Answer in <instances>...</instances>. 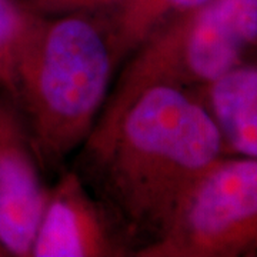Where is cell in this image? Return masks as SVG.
Returning <instances> with one entry per match:
<instances>
[{
    "instance_id": "obj_2",
    "label": "cell",
    "mask_w": 257,
    "mask_h": 257,
    "mask_svg": "<svg viewBox=\"0 0 257 257\" xmlns=\"http://www.w3.org/2000/svg\"><path fill=\"white\" fill-rule=\"evenodd\" d=\"M117 60L104 25L86 15H36L8 90L47 170L83 146L107 100Z\"/></svg>"
},
{
    "instance_id": "obj_3",
    "label": "cell",
    "mask_w": 257,
    "mask_h": 257,
    "mask_svg": "<svg viewBox=\"0 0 257 257\" xmlns=\"http://www.w3.org/2000/svg\"><path fill=\"white\" fill-rule=\"evenodd\" d=\"M254 47L257 0H209L176 13L133 52L92 133L110 127L149 89H200L241 63Z\"/></svg>"
},
{
    "instance_id": "obj_9",
    "label": "cell",
    "mask_w": 257,
    "mask_h": 257,
    "mask_svg": "<svg viewBox=\"0 0 257 257\" xmlns=\"http://www.w3.org/2000/svg\"><path fill=\"white\" fill-rule=\"evenodd\" d=\"M36 13L18 0H0V84L8 92L19 50Z\"/></svg>"
},
{
    "instance_id": "obj_1",
    "label": "cell",
    "mask_w": 257,
    "mask_h": 257,
    "mask_svg": "<svg viewBox=\"0 0 257 257\" xmlns=\"http://www.w3.org/2000/svg\"><path fill=\"white\" fill-rule=\"evenodd\" d=\"M106 207L127 237L157 240L196 183L226 150L202 100L186 89L152 87L83 145Z\"/></svg>"
},
{
    "instance_id": "obj_6",
    "label": "cell",
    "mask_w": 257,
    "mask_h": 257,
    "mask_svg": "<svg viewBox=\"0 0 257 257\" xmlns=\"http://www.w3.org/2000/svg\"><path fill=\"white\" fill-rule=\"evenodd\" d=\"M42 170L25 119L6 92L0 97V247L5 254L30 256L49 196Z\"/></svg>"
},
{
    "instance_id": "obj_7",
    "label": "cell",
    "mask_w": 257,
    "mask_h": 257,
    "mask_svg": "<svg viewBox=\"0 0 257 257\" xmlns=\"http://www.w3.org/2000/svg\"><path fill=\"white\" fill-rule=\"evenodd\" d=\"M224 147L257 159V56L199 89Z\"/></svg>"
},
{
    "instance_id": "obj_11",
    "label": "cell",
    "mask_w": 257,
    "mask_h": 257,
    "mask_svg": "<svg viewBox=\"0 0 257 257\" xmlns=\"http://www.w3.org/2000/svg\"><path fill=\"white\" fill-rule=\"evenodd\" d=\"M0 256H5V251L2 250V247H0Z\"/></svg>"
},
{
    "instance_id": "obj_5",
    "label": "cell",
    "mask_w": 257,
    "mask_h": 257,
    "mask_svg": "<svg viewBox=\"0 0 257 257\" xmlns=\"http://www.w3.org/2000/svg\"><path fill=\"white\" fill-rule=\"evenodd\" d=\"M127 234L96 200L83 177L69 170L49 189L32 257H117L127 254Z\"/></svg>"
},
{
    "instance_id": "obj_4",
    "label": "cell",
    "mask_w": 257,
    "mask_h": 257,
    "mask_svg": "<svg viewBox=\"0 0 257 257\" xmlns=\"http://www.w3.org/2000/svg\"><path fill=\"white\" fill-rule=\"evenodd\" d=\"M133 254L138 257L256 256V157H221L193 187L165 233Z\"/></svg>"
},
{
    "instance_id": "obj_8",
    "label": "cell",
    "mask_w": 257,
    "mask_h": 257,
    "mask_svg": "<svg viewBox=\"0 0 257 257\" xmlns=\"http://www.w3.org/2000/svg\"><path fill=\"white\" fill-rule=\"evenodd\" d=\"M209 0H121L109 25H104L116 60L133 53L166 19L202 6Z\"/></svg>"
},
{
    "instance_id": "obj_10",
    "label": "cell",
    "mask_w": 257,
    "mask_h": 257,
    "mask_svg": "<svg viewBox=\"0 0 257 257\" xmlns=\"http://www.w3.org/2000/svg\"><path fill=\"white\" fill-rule=\"evenodd\" d=\"M121 0H28V8L39 16L86 15L90 10L119 5Z\"/></svg>"
}]
</instances>
